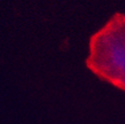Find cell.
Wrapping results in <instances>:
<instances>
[{"label":"cell","instance_id":"cell-1","mask_svg":"<svg viewBox=\"0 0 125 124\" xmlns=\"http://www.w3.org/2000/svg\"><path fill=\"white\" fill-rule=\"evenodd\" d=\"M87 69L103 82L125 91V14H113L89 39Z\"/></svg>","mask_w":125,"mask_h":124}]
</instances>
